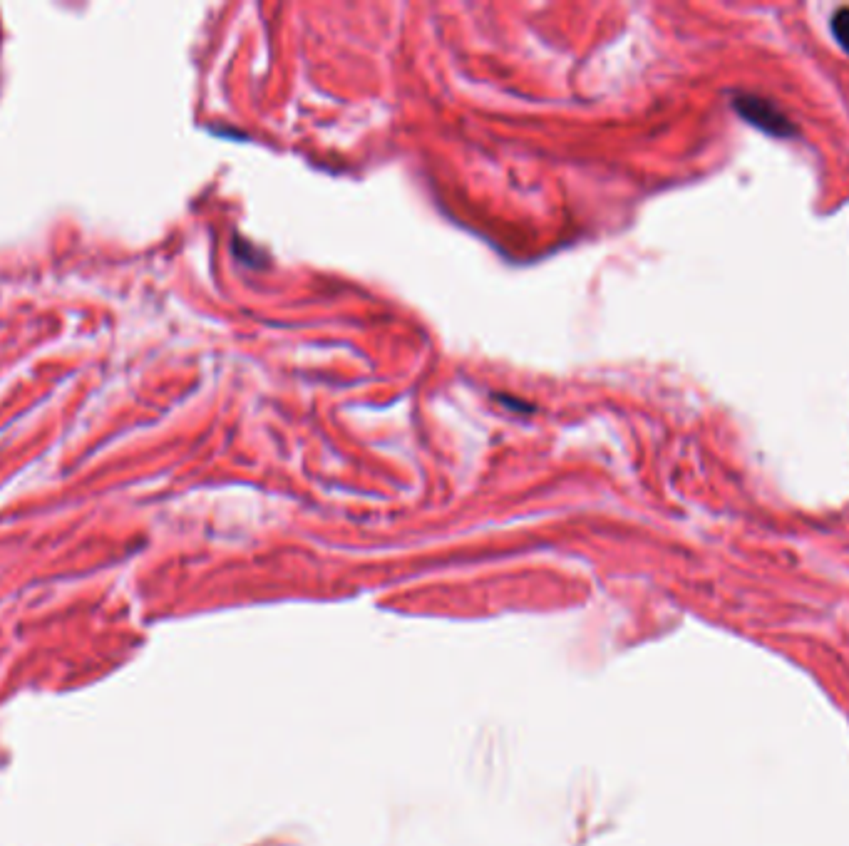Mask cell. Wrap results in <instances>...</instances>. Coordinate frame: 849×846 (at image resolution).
Segmentation results:
<instances>
[{"mask_svg":"<svg viewBox=\"0 0 849 846\" xmlns=\"http://www.w3.org/2000/svg\"><path fill=\"white\" fill-rule=\"evenodd\" d=\"M830 28H832V35H835V40L840 43V48L849 53V8H840L835 15H832Z\"/></svg>","mask_w":849,"mask_h":846,"instance_id":"2","label":"cell"},{"mask_svg":"<svg viewBox=\"0 0 849 846\" xmlns=\"http://www.w3.org/2000/svg\"><path fill=\"white\" fill-rule=\"evenodd\" d=\"M733 107L748 125L758 127L760 132L773 134V137L780 139H790L797 134L795 122L787 117V112L782 110L778 102L768 100V97L755 95V92H735Z\"/></svg>","mask_w":849,"mask_h":846,"instance_id":"1","label":"cell"}]
</instances>
